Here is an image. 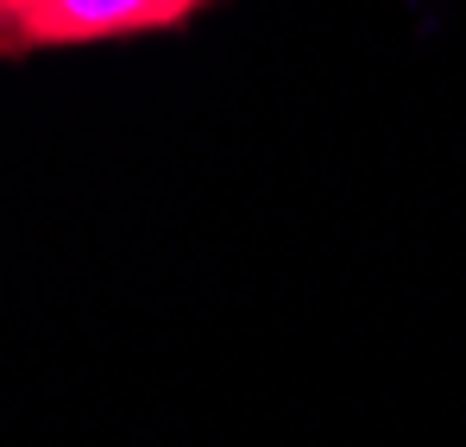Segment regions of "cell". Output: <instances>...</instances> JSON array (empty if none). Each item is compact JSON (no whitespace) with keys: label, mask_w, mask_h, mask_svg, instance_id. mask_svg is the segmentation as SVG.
<instances>
[{"label":"cell","mask_w":466,"mask_h":447,"mask_svg":"<svg viewBox=\"0 0 466 447\" xmlns=\"http://www.w3.org/2000/svg\"><path fill=\"white\" fill-rule=\"evenodd\" d=\"M196 6H208V0H6L0 51H51V45L164 32V25H183Z\"/></svg>","instance_id":"1"},{"label":"cell","mask_w":466,"mask_h":447,"mask_svg":"<svg viewBox=\"0 0 466 447\" xmlns=\"http://www.w3.org/2000/svg\"><path fill=\"white\" fill-rule=\"evenodd\" d=\"M0 6H6V0H0Z\"/></svg>","instance_id":"2"}]
</instances>
